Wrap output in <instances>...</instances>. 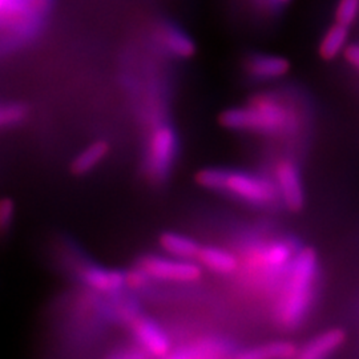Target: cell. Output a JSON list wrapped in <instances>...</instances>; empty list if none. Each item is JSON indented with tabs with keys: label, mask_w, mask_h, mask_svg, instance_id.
I'll return each instance as SVG.
<instances>
[{
	"label": "cell",
	"mask_w": 359,
	"mask_h": 359,
	"mask_svg": "<svg viewBox=\"0 0 359 359\" xmlns=\"http://www.w3.org/2000/svg\"><path fill=\"white\" fill-rule=\"evenodd\" d=\"M16 219V205L10 197L0 198V243L4 241L13 231Z\"/></svg>",
	"instance_id": "20"
},
{
	"label": "cell",
	"mask_w": 359,
	"mask_h": 359,
	"mask_svg": "<svg viewBox=\"0 0 359 359\" xmlns=\"http://www.w3.org/2000/svg\"><path fill=\"white\" fill-rule=\"evenodd\" d=\"M179 154V139L168 124H160L151 132L145 157L144 173L154 185H161L167 181L176 164Z\"/></svg>",
	"instance_id": "5"
},
{
	"label": "cell",
	"mask_w": 359,
	"mask_h": 359,
	"mask_svg": "<svg viewBox=\"0 0 359 359\" xmlns=\"http://www.w3.org/2000/svg\"><path fill=\"white\" fill-rule=\"evenodd\" d=\"M345 59H346L347 63L357 68L359 71V43L355 44H348V47L346 48V51L344 53Z\"/></svg>",
	"instance_id": "23"
},
{
	"label": "cell",
	"mask_w": 359,
	"mask_h": 359,
	"mask_svg": "<svg viewBox=\"0 0 359 359\" xmlns=\"http://www.w3.org/2000/svg\"><path fill=\"white\" fill-rule=\"evenodd\" d=\"M75 283L100 295L115 294L127 287V270L105 266L95 259L79 273Z\"/></svg>",
	"instance_id": "9"
},
{
	"label": "cell",
	"mask_w": 359,
	"mask_h": 359,
	"mask_svg": "<svg viewBox=\"0 0 359 359\" xmlns=\"http://www.w3.org/2000/svg\"><path fill=\"white\" fill-rule=\"evenodd\" d=\"M346 341L342 329H329L311 338L306 345L298 348L294 359H329Z\"/></svg>",
	"instance_id": "13"
},
{
	"label": "cell",
	"mask_w": 359,
	"mask_h": 359,
	"mask_svg": "<svg viewBox=\"0 0 359 359\" xmlns=\"http://www.w3.org/2000/svg\"><path fill=\"white\" fill-rule=\"evenodd\" d=\"M320 283L321 264L317 252L301 246L274 305V318L283 330L293 332L308 321L320 292Z\"/></svg>",
	"instance_id": "1"
},
{
	"label": "cell",
	"mask_w": 359,
	"mask_h": 359,
	"mask_svg": "<svg viewBox=\"0 0 359 359\" xmlns=\"http://www.w3.org/2000/svg\"><path fill=\"white\" fill-rule=\"evenodd\" d=\"M245 69L248 75L261 81H273L286 76L290 63L286 57L274 53H255L248 57Z\"/></svg>",
	"instance_id": "12"
},
{
	"label": "cell",
	"mask_w": 359,
	"mask_h": 359,
	"mask_svg": "<svg viewBox=\"0 0 359 359\" xmlns=\"http://www.w3.org/2000/svg\"><path fill=\"white\" fill-rule=\"evenodd\" d=\"M128 330L136 346L151 358H165L172 351V341L164 326L145 313L129 326Z\"/></svg>",
	"instance_id": "7"
},
{
	"label": "cell",
	"mask_w": 359,
	"mask_h": 359,
	"mask_svg": "<svg viewBox=\"0 0 359 359\" xmlns=\"http://www.w3.org/2000/svg\"><path fill=\"white\" fill-rule=\"evenodd\" d=\"M229 339L217 335H208L185 346L172 350L163 359H233L236 351Z\"/></svg>",
	"instance_id": "11"
},
{
	"label": "cell",
	"mask_w": 359,
	"mask_h": 359,
	"mask_svg": "<svg viewBox=\"0 0 359 359\" xmlns=\"http://www.w3.org/2000/svg\"><path fill=\"white\" fill-rule=\"evenodd\" d=\"M334 15L337 23L350 28L358 20L359 0H338Z\"/></svg>",
	"instance_id": "21"
},
{
	"label": "cell",
	"mask_w": 359,
	"mask_h": 359,
	"mask_svg": "<svg viewBox=\"0 0 359 359\" xmlns=\"http://www.w3.org/2000/svg\"><path fill=\"white\" fill-rule=\"evenodd\" d=\"M224 128L266 136H280L294 130L297 116L290 105L274 93H257L246 103L225 109L219 115Z\"/></svg>",
	"instance_id": "2"
},
{
	"label": "cell",
	"mask_w": 359,
	"mask_h": 359,
	"mask_svg": "<svg viewBox=\"0 0 359 359\" xmlns=\"http://www.w3.org/2000/svg\"><path fill=\"white\" fill-rule=\"evenodd\" d=\"M26 108L20 104H0V128L13 127L26 118Z\"/></svg>",
	"instance_id": "22"
},
{
	"label": "cell",
	"mask_w": 359,
	"mask_h": 359,
	"mask_svg": "<svg viewBox=\"0 0 359 359\" xmlns=\"http://www.w3.org/2000/svg\"><path fill=\"white\" fill-rule=\"evenodd\" d=\"M206 191L224 194L257 209L271 208L280 203L274 180L250 170L231 168H204L194 176Z\"/></svg>",
	"instance_id": "3"
},
{
	"label": "cell",
	"mask_w": 359,
	"mask_h": 359,
	"mask_svg": "<svg viewBox=\"0 0 359 359\" xmlns=\"http://www.w3.org/2000/svg\"><path fill=\"white\" fill-rule=\"evenodd\" d=\"M158 245L168 256L191 261L197 259L203 246L191 236L179 231H163L158 237Z\"/></svg>",
	"instance_id": "15"
},
{
	"label": "cell",
	"mask_w": 359,
	"mask_h": 359,
	"mask_svg": "<svg viewBox=\"0 0 359 359\" xmlns=\"http://www.w3.org/2000/svg\"><path fill=\"white\" fill-rule=\"evenodd\" d=\"M3 1H4V0H0V8H1V4H3Z\"/></svg>",
	"instance_id": "25"
},
{
	"label": "cell",
	"mask_w": 359,
	"mask_h": 359,
	"mask_svg": "<svg viewBox=\"0 0 359 359\" xmlns=\"http://www.w3.org/2000/svg\"><path fill=\"white\" fill-rule=\"evenodd\" d=\"M274 182L280 203L289 212L299 213L305 206V188L301 170L292 158H281L274 167Z\"/></svg>",
	"instance_id": "8"
},
{
	"label": "cell",
	"mask_w": 359,
	"mask_h": 359,
	"mask_svg": "<svg viewBox=\"0 0 359 359\" xmlns=\"http://www.w3.org/2000/svg\"><path fill=\"white\" fill-rule=\"evenodd\" d=\"M135 264L158 283H197L204 271L198 262L156 253L142 255Z\"/></svg>",
	"instance_id": "6"
},
{
	"label": "cell",
	"mask_w": 359,
	"mask_h": 359,
	"mask_svg": "<svg viewBox=\"0 0 359 359\" xmlns=\"http://www.w3.org/2000/svg\"><path fill=\"white\" fill-rule=\"evenodd\" d=\"M348 29L350 28L335 22L325 31L318 46L322 60L332 62L345 53L348 47Z\"/></svg>",
	"instance_id": "17"
},
{
	"label": "cell",
	"mask_w": 359,
	"mask_h": 359,
	"mask_svg": "<svg viewBox=\"0 0 359 359\" xmlns=\"http://www.w3.org/2000/svg\"><path fill=\"white\" fill-rule=\"evenodd\" d=\"M297 353L298 347L294 342L278 339L241 350L233 359H294Z\"/></svg>",
	"instance_id": "16"
},
{
	"label": "cell",
	"mask_w": 359,
	"mask_h": 359,
	"mask_svg": "<svg viewBox=\"0 0 359 359\" xmlns=\"http://www.w3.org/2000/svg\"><path fill=\"white\" fill-rule=\"evenodd\" d=\"M203 269L209 270L217 276H233L238 271L240 261L234 253L217 245L201 246L197 257Z\"/></svg>",
	"instance_id": "14"
},
{
	"label": "cell",
	"mask_w": 359,
	"mask_h": 359,
	"mask_svg": "<svg viewBox=\"0 0 359 359\" xmlns=\"http://www.w3.org/2000/svg\"><path fill=\"white\" fill-rule=\"evenodd\" d=\"M53 259L57 269L75 283L79 273L93 259L81 244L69 234H57L52 245Z\"/></svg>",
	"instance_id": "10"
},
{
	"label": "cell",
	"mask_w": 359,
	"mask_h": 359,
	"mask_svg": "<svg viewBox=\"0 0 359 359\" xmlns=\"http://www.w3.org/2000/svg\"><path fill=\"white\" fill-rule=\"evenodd\" d=\"M301 245L292 237H280L271 240L252 238L244 240L243 253L246 259L248 271L261 285H283Z\"/></svg>",
	"instance_id": "4"
},
{
	"label": "cell",
	"mask_w": 359,
	"mask_h": 359,
	"mask_svg": "<svg viewBox=\"0 0 359 359\" xmlns=\"http://www.w3.org/2000/svg\"><path fill=\"white\" fill-rule=\"evenodd\" d=\"M109 144L105 140L92 142L86 149L77 154L71 163V172L75 176H84L92 172L109 154Z\"/></svg>",
	"instance_id": "18"
},
{
	"label": "cell",
	"mask_w": 359,
	"mask_h": 359,
	"mask_svg": "<svg viewBox=\"0 0 359 359\" xmlns=\"http://www.w3.org/2000/svg\"><path fill=\"white\" fill-rule=\"evenodd\" d=\"M266 1H269L271 6H285V4H287L290 0H266Z\"/></svg>",
	"instance_id": "24"
},
{
	"label": "cell",
	"mask_w": 359,
	"mask_h": 359,
	"mask_svg": "<svg viewBox=\"0 0 359 359\" xmlns=\"http://www.w3.org/2000/svg\"><path fill=\"white\" fill-rule=\"evenodd\" d=\"M160 40L170 55L180 59L192 57L196 52V46L191 36L177 27H163L160 32Z\"/></svg>",
	"instance_id": "19"
}]
</instances>
